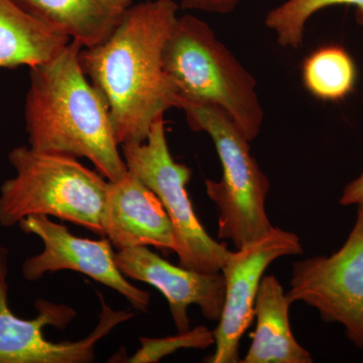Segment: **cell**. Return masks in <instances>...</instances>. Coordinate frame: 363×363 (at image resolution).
<instances>
[{"mask_svg": "<svg viewBox=\"0 0 363 363\" xmlns=\"http://www.w3.org/2000/svg\"><path fill=\"white\" fill-rule=\"evenodd\" d=\"M179 9L175 0L131 6L102 42L81 50V65L108 106L121 145L145 142L157 119L178 108L162 51Z\"/></svg>", "mask_w": 363, "mask_h": 363, "instance_id": "6da1fadb", "label": "cell"}, {"mask_svg": "<svg viewBox=\"0 0 363 363\" xmlns=\"http://www.w3.org/2000/svg\"><path fill=\"white\" fill-rule=\"evenodd\" d=\"M82 45L71 40L55 58L30 68L25 119L28 147L89 160L111 182L128 169L111 112L80 62Z\"/></svg>", "mask_w": 363, "mask_h": 363, "instance_id": "7a4b0ae2", "label": "cell"}, {"mask_svg": "<svg viewBox=\"0 0 363 363\" xmlns=\"http://www.w3.org/2000/svg\"><path fill=\"white\" fill-rule=\"evenodd\" d=\"M162 62L179 104L214 105L250 143L259 136L264 112L257 80L206 21L192 14L179 16L164 43Z\"/></svg>", "mask_w": 363, "mask_h": 363, "instance_id": "3957f363", "label": "cell"}, {"mask_svg": "<svg viewBox=\"0 0 363 363\" xmlns=\"http://www.w3.org/2000/svg\"><path fill=\"white\" fill-rule=\"evenodd\" d=\"M16 176L0 188V225L13 227L30 215L57 217L104 238V213L109 181L77 157L38 152H9Z\"/></svg>", "mask_w": 363, "mask_h": 363, "instance_id": "277c9868", "label": "cell"}, {"mask_svg": "<svg viewBox=\"0 0 363 363\" xmlns=\"http://www.w3.org/2000/svg\"><path fill=\"white\" fill-rule=\"evenodd\" d=\"M178 108L193 130L211 138L220 159L221 180L205 181L218 210V238L240 248L266 235L274 228L266 210L269 181L250 152V140L219 107L180 101Z\"/></svg>", "mask_w": 363, "mask_h": 363, "instance_id": "5b68a950", "label": "cell"}, {"mask_svg": "<svg viewBox=\"0 0 363 363\" xmlns=\"http://www.w3.org/2000/svg\"><path fill=\"white\" fill-rule=\"evenodd\" d=\"M121 152L128 171L157 196L168 213L179 266L207 274L220 272L231 252L213 240L196 216L187 192L192 169L172 156L164 117L154 123L145 142L123 145Z\"/></svg>", "mask_w": 363, "mask_h": 363, "instance_id": "8992f818", "label": "cell"}, {"mask_svg": "<svg viewBox=\"0 0 363 363\" xmlns=\"http://www.w3.org/2000/svg\"><path fill=\"white\" fill-rule=\"evenodd\" d=\"M286 294L292 304L315 308L324 322L342 325L348 340L363 350V205L337 252L294 264Z\"/></svg>", "mask_w": 363, "mask_h": 363, "instance_id": "52a82bcc", "label": "cell"}, {"mask_svg": "<svg viewBox=\"0 0 363 363\" xmlns=\"http://www.w3.org/2000/svg\"><path fill=\"white\" fill-rule=\"evenodd\" d=\"M9 250L0 247V363H85L95 357V346L117 326L133 317V313L116 311L101 300L99 322L87 337L75 342L55 343L45 339V326L64 329L76 316L69 306L39 300V314L32 320L23 319L9 305Z\"/></svg>", "mask_w": 363, "mask_h": 363, "instance_id": "ba28073f", "label": "cell"}, {"mask_svg": "<svg viewBox=\"0 0 363 363\" xmlns=\"http://www.w3.org/2000/svg\"><path fill=\"white\" fill-rule=\"evenodd\" d=\"M303 253L297 234L274 227L269 233L231 252L221 267L226 293L218 326L216 350L210 363L240 362V343L255 318V304L264 272L279 257Z\"/></svg>", "mask_w": 363, "mask_h": 363, "instance_id": "9c48e42d", "label": "cell"}, {"mask_svg": "<svg viewBox=\"0 0 363 363\" xmlns=\"http://www.w3.org/2000/svg\"><path fill=\"white\" fill-rule=\"evenodd\" d=\"M18 226L23 233L38 236L44 243L42 252L23 262L21 272L26 281H39L48 272H80L123 295L135 310L147 311L150 293L136 288L119 271L108 238L91 240L78 238L68 227L52 222L45 215L26 217Z\"/></svg>", "mask_w": 363, "mask_h": 363, "instance_id": "30bf717a", "label": "cell"}, {"mask_svg": "<svg viewBox=\"0 0 363 363\" xmlns=\"http://www.w3.org/2000/svg\"><path fill=\"white\" fill-rule=\"evenodd\" d=\"M114 260L126 278L149 284L164 296L179 333L190 330L191 305L198 306L209 321L220 319L226 293L221 272L207 274L174 266L147 247L118 250Z\"/></svg>", "mask_w": 363, "mask_h": 363, "instance_id": "8fae6325", "label": "cell"}, {"mask_svg": "<svg viewBox=\"0 0 363 363\" xmlns=\"http://www.w3.org/2000/svg\"><path fill=\"white\" fill-rule=\"evenodd\" d=\"M104 238L118 250L154 247L175 250L173 225L157 196L130 171L109 181L105 201Z\"/></svg>", "mask_w": 363, "mask_h": 363, "instance_id": "7c38bea8", "label": "cell"}, {"mask_svg": "<svg viewBox=\"0 0 363 363\" xmlns=\"http://www.w3.org/2000/svg\"><path fill=\"white\" fill-rule=\"evenodd\" d=\"M292 303L278 279L262 277L255 304L257 328L243 363H312L309 351L300 345L291 329Z\"/></svg>", "mask_w": 363, "mask_h": 363, "instance_id": "4fadbf2b", "label": "cell"}, {"mask_svg": "<svg viewBox=\"0 0 363 363\" xmlns=\"http://www.w3.org/2000/svg\"><path fill=\"white\" fill-rule=\"evenodd\" d=\"M70 42V38L26 13L13 0H0V69L40 65Z\"/></svg>", "mask_w": 363, "mask_h": 363, "instance_id": "5bb4252c", "label": "cell"}, {"mask_svg": "<svg viewBox=\"0 0 363 363\" xmlns=\"http://www.w3.org/2000/svg\"><path fill=\"white\" fill-rule=\"evenodd\" d=\"M26 13L83 48L102 42L124 11L104 0H13Z\"/></svg>", "mask_w": 363, "mask_h": 363, "instance_id": "9a60e30c", "label": "cell"}, {"mask_svg": "<svg viewBox=\"0 0 363 363\" xmlns=\"http://www.w3.org/2000/svg\"><path fill=\"white\" fill-rule=\"evenodd\" d=\"M306 89L327 101L350 95L357 82V67L350 52L340 45H326L312 52L303 64Z\"/></svg>", "mask_w": 363, "mask_h": 363, "instance_id": "2e32d148", "label": "cell"}, {"mask_svg": "<svg viewBox=\"0 0 363 363\" xmlns=\"http://www.w3.org/2000/svg\"><path fill=\"white\" fill-rule=\"evenodd\" d=\"M335 6L354 7L357 23L363 26V0H285L267 13L264 23L274 33L281 47L298 49L302 47L310 18L320 11Z\"/></svg>", "mask_w": 363, "mask_h": 363, "instance_id": "e0dca14e", "label": "cell"}, {"mask_svg": "<svg viewBox=\"0 0 363 363\" xmlns=\"http://www.w3.org/2000/svg\"><path fill=\"white\" fill-rule=\"evenodd\" d=\"M142 348L130 358V362H157L161 358L180 350H205L215 344L213 331L205 326L179 333L173 337L162 339L140 338Z\"/></svg>", "mask_w": 363, "mask_h": 363, "instance_id": "ac0fdd59", "label": "cell"}, {"mask_svg": "<svg viewBox=\"0 0 363 363\" xmlns=\"http://www.w3.org/2000/svg\"><path fill=\"white\" fill-rule=\"evenodd\" d=\"M240 2L241 0H180L179 6L186 11L228 14L235 11Z\"/></svg>", "mask_w": 363, "mask_h": 363, "instance_id": "d6986e66", "label": "cell"}, {"mask_svg": "<svg viewBox=\"0 0 363 363\" xmlns=\"http://www.w3.org/2000/svg\"><path fill=\"white\" fill-rule=\"evenodd\" d=\"M339 204L341 206L363 205V171L357 178L350 182L343 189Z\"/></svg>", "mask_w": 363, "mask_h": 363, "instance_id": "ffe728a7", "label": "cell"}, {"mask_svg": "<svg viewBox=\"0 0 363 363\" xmlns=\"http://www.w3.org/2000/svg\"><path fill=\"white\" fill-rule=\"evenodd\" d=\"M107 4L119 11H124L133 6V0H104Z\"/></svg>", "mask_w": 363, "mask_h": 363, "instance_id": "44dd1931", "label": "cell"}]
</instances>
